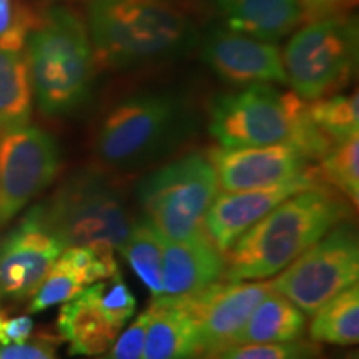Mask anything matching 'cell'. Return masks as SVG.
Listing matches in <instances>:
<instances>
[{"mask_svg": "<svg viewBox=\"0 0 359 359\" xmlns=\"http://www.w3.org/2000/svg\"><path fill=\"white\" fill-rule=\"evenodd\" d=\"M226 257L206 231L163 245V296L160 299L190 303L223 281ZM156 302V299H155Z\"/></svg>", "mask_w": 359, "mask_h": 359, "instance_id": "16", "label": "cell"}, {"mask_svg": "<svg viewBox=\"0 0 359 359\" xmlns=\"http://www.w3.org/2000/svg\"><path fill=\"white\" fill-rule=\"evenodd\" d=\"M34 331V321L30 316L11 318L0 311V346L24 343Z\"/></svg>", "mask_w": 359, "mask_h": 359, "instance_id": "31", "label": "cell"}, {"mask_svg": "<svg viewBox=\"0 0 359 359\" xmlns=\"http://www.w3.org/2000/svg\"><path fill=\"white\" fill-rule=\"evenodd\" d=\"M308 115L331 143H341L359 133L358 93L334 95L308 102Z\"/></svg>", "mask_w": 359, "mask_h": 359, "instance_id": "24", "label": "cell"}, {"mask_svg": "<svg viewBox=\"0 0 359 359\" xmlns=\"http://www.w3.org/2000/svg\"><path fill=\"white\" fill-rule=\"evenodd\" d=\"M64 251L35 208L0 243V296L25 299L35 291Z\"/></svg>", "mask_w": 359, "mask_h": 359, "instance_id": "11", "label": "cell"}, {"mask_svg": "<svg viewBox=\"0 0 359 359\" xmlns=\"http://www.w3.org/2000/svg\"><path fill=\"white\" fill-rule=\"evenodd\" d=\"M306 11V22L326 15L344 13L356 4V0H302Z\"/></svg>", "mask_w": 359, "mask_h": 359, "instance_id": "33", "label": "cell"}, {"mask_svg": "<svg viewBox=\"0 0 359 359\" xmlns=\"http://www.w3.org/2000/svg\"><path fill=\"white\" fill-rule=\"evenodd\" d=\"M39 15L20 0H0V47L22 50Z\"/></svg>", "mask_w": 359, "mask_h": 359, "instance_id": "28", "label": "cell"}, {"mask_svg": "<svg viewBox=\"0 0 359 359\" xmlns=\"http://www.w3.org/2000/svg\"><path fill=\"white\" fill-rule=\"evenodd\" d=\"M196 127L190 100L173 90L132 93L98 122L93 154L102 168L132 173L178 150Z\"/></svg>", "mask_w": 359, "mask_h": 359, "instance_id": "3", "label": "cell"}, {"mask_svg": "<svg viewBox=\"0 0 359 359\" xmlns=\"http://www.w3.org/2000/svg\"><path fill=\"white\" fill-rule=\"evenodd\" d=\"M304 331L306 314L288 298L271 290L251 313L233 346L253 343H288L302 339Z\"/></svg>", "mask_w": 359, "mask_h": 359, "instance_id": "20", "label": "cell"}, {"mask_svg": "<svg viewBox=\"0 0 359 359\" xmlns=\"http://www.w3.org/2000/svg\"><path fill=\"white\" fill-rule=\"evenodd\" d=\"M37 210L64 248L107 245L118 251L137 222L122 187L105 168L70 175Z\"/></svg>", "mask_w": 359, "mask_h": 359, "instance_id": "6", "label": "cell"}, {"mask_svg": "<svg viewBox=\"0 0 359 359\" xmlns=\"http://www.w3.org/2000/svg\"><path fill=\"white\" fill-rule=\"evenodd\" d=\"M32 114V83L22 50L0 47V135L27 125Z\"/></svg>", "mask_w": 359, "mask_h": 359, "instance_id": "21", "label": "cell"}, {"mask_svg": "<svg viewBox=\"0 0 359 359\" xmlns=\"http://www.w3.org/2000/svg\"><path fill=\"white\" fill-rule=\"evenodd\" d=\"M358 45L353 17L338 13L308 20L281 55L288 85L306 102L339 93L356 72Z\"/></svg>", "mask_w": 359, "mask_h": 359, "instance_id": "8", "label": "cell"}, {"mask_svg": "<svg viewBox=\"0 0 359 359\" xmlns=\"http://www.w3.org/2000/svg\"><path fill=\"white\" fill-rule=\"evenodd\" d=\"M173 2H175V0H173Z\"/></svg>", "mask_w": 359, "mask_h": 359, "instance_id": "34", "label": "cell"}, {"mask_svg": "<svg viewBox=\"0 0 359 359\" xmlns=\"http://www.w3.org/2000/svg\"><path fill=\"white\" fill-rule=\"evenodd\" d=\"M87 286H90L87 273L72 258L67 248H64L34 293L32 303L29 306L30 313H42L55 304H64Z\"/></svg>", "mask_w": 359, "mask_h": 359, "instance_id": "26", "label": "cell"}, {"mask_svg": "<svg viewBox=\"0 0 359 359\" xmlns=\"http://www.w3.org/2000/svg\"><path fill=\"white\" fill-rule=\"evenodd\" d=\"M163 245L160 233L145 219L135 222L118 251L127 259L133 273L140 278L151 298L163 296Z\"/></svg>", "mask_w": 359, "mask_h": 359, "instance_id": "23", "label": "cell"}, {"mask_svg": "<svg viewBox=\"0 0 359 359\" xmlns=\"http://www.w3.org/2000/svg\"><path fill=\"white\" fill-rule=\"evenodd\" d=\"M90 286H92L98 306L102 308L107 320L123 330L137 311V299L125 283L122 273H115L114 276L93 283Z\"/></svg>", "mask_w": 359, "mask_h": 359, "instance_id": "27", "label": "cell"}, {"mask_svg": "<svg viewBox=\"0 0 359 359\" xmlns=\"http://www.w3.org/2000/svg\"><path fill=\"white\" fill-rule=\"evenodd\" d=\"M223 191H245L286 182L306 172L311 161L293 143L224 148L208 151Z\"/></svg>", "mask_w": 359, "mask_h": 359, "instance_id": "14", "label": "cell"}, {"mask_svg": "<svg viewBox=\"0 0 359 359\" xmlns=\"http://www.w3.org/2000/svg\"><path fill=\"white\" fill-rule=\"evenodd\" d=\"M224 29L276 43L306 22L302 0H213Z\"/></svg>", "mask_w": 359, "mask_h": 359, "instance_id": "17", "label": "cell"}, {"mask_svg": "<svg viewBox=\"0 0 359 359\" xmlns=\"http://www.w3.org/2000/svg\"><path fill=\"white\" fill-rule=\"evenodd\" d=\"M208 130L224 148L293 143L309 161L325 156L334 143L308 115V102L271 83H253L222 93L210 107Z\"/></svg>", "mask_w": 359, "mask_h": 359, "instance_id": "4", "label": "cell"}, {"mask_svg": "<svg viewBox=\"0 0 359 359\" xmlns=\"http://www.w3.org/2000/svg\"><path fill=\"white\" fill-rule=\"evenodd\" d=\"M318 178L346 198L359 203V133L348 140L336 143L325 156L318 160Z\"/></svg>", "mask_w": 359, "mask_h": 359, "instance_id": "25", "label": "cell"}, {"mask_svg": "<svg viewBox=\"0 0 359 359\" xmlns=\"http://www.w3.org/2000/svg\"><path fill=\"white\" fill-rule=\"evenodd\" d=\"M351 203L325 183L281 201L238 238L226 257L223 281L276 276L336 224L351 219Z\"/></svg>", "mask_w": 359, "mask_h": 359, "instance_id": "1", "label": "cell"}, {"mask_svg": "<svg viewBox=\"0 0 359 359\" xmlns=\"http://www.w3.org/2000/svg\"><path fill=\"white\" fill-rule=\"evenodd\" d=\"M0 359H58L52 346L45 343H15L0 346Z\"/></svg>", "mask_w": 359, "mask_h": 359, "instance_id": "32", "label": "cell"}, {"mask_svg": "<svg viewBox=\"0 0 359 359\" xmlns=\"http://www.w3.org/2000/svg\"><path fill=\"white\" fill-rule=\"evenodd\" d=\"M148 323V309L138 314L127 330L120 331L114 344L95 359H142L143 344H145V331Z\"/></svg>", "mask_w": 359, "mask_h": 359, "instance_id": "30", "label": "cell"}, {"mask_svg": "<svg viewBox=\"0 0 359 359\" xmlns=\"http://www.w3.org/2000/svg\"><path fill=\"white\" fill-rule=\"evenodd\" d=\"M60 150L50 133L22 125L0 135V226L55 180Z\"/></svg>", "mask_w": 359, "mask_h": 359, "instance_id": "10", "label": "cell"}, {"mask_svg": "<svg viewBox=\"0 0 359 359\" xmlns=\"http://www.w3.org/2000/svg\"><path fill=\"white\" fill-rule=\"evenodd\" d=\"M309 338L314 343L351 346L359 341V286H349L311 314Z\"/></svg>", "mask_w": 359, "mask_h": 359, "instance_id": "22", "label": "cell"}, {"mask_svg": "<svg viewBox=\"0 0 359 359\" xmlns=\"http://www.w3.org/2000/svg\"><path fill=\"white\" fill-rule=\"evenodd\" d=\"M32 93L45 115L74 114L92 95L95 55L87 24L65 7H53L39 15L27 37Z\"/></svg>", "mask_w": 359, "mask_h": 359, "instance_id": "5", "label": "cell"}, {"mask_svg": "<svg viewBox=\"0 0 359 359\" xmlns=\"http://www.w3.org/2000/svg\"><path fill=\"white\" fill-rule=\"evenodd\" d=\"M359 278V240L351 219L336 224L271 281L273 291L288 298L306 316Z\"/></svg>", "mask_w": 359, "mask_h": 359, "instance_id": "9", "label": "cell"}, {"mask_svg": "<svg viewBox=\"0 0 359 359\" xmlns=\"http://www.w3.org/2000/svg\"><path fill=\"white\" fill-rule=\"evenodd\" d=\"M198 356V326L187 303L156 299L148 308L142 359H193Z\"/></svg>", "mask_w": 359, "mask_h": 359, "instance_id": "18", "label": "cell"}, {"mask_svg": "<svg viewBox=\"0 0 359 359\" xmlns=\"http://www.w3.org/2000/svg\"><path fill=\"white\" fill-rule=\"evenodd\" d=\"M321 183L316 168L309 167L298 177L276 185L245 191H223L213 200L205 217V231L224 255L238 238L248 231L264 215L294 193Z\"/></svg>", "mask_w": 359, "mask_h": 359, "instance_id": "15", "label": "cell"}, {"mask_svg": "<svg viewBox=\"0 0 359 359\" xmlns=\"http://www.w3.org/2000/svg\"><path fill=\"white\" fill-rule=\"evenodd\" d=\"M87 30L97 67L111 72L173 60L200 42L173 0H88Z\"/></svg>", "mask_w": 359, "mask_h": 359, "instance_id": "2", "label": "cell"}, {"mask_svg": "<svg viewBox=\"0 0 359 359\" xmlns=\"http://www.w3.org/2000/svg\"><path fill=\"white\" fill-rule=\"evenodd\" d=\"M57 327L62 339L69 344L70 356H100L122 331L107 320L92 286L64 303L58 313Z\"/></svg>", "mask_w": 359, "mask_h": 359, "instance_id": "19", "label": "cell"}, {"mask_svg": "<svg viewBox=\"0 0 359 359\" xmlns=\"http://www.w3.org/2000/svg\"><path fill=\"white\" fill-rule=\"evenodd\" d=\"M316 346L309 341H288V343H253L235 344L226 348L215 359H313Z\"/></svg>", "mask_w": 359, "mask_h": 359, "instance_id": "29", "label": "cell"}, {"mask_svg": "<svg viewBox=\"0 0 359 359\" xmlns=\"http://www.w3.org/2000/svg\"><path fill=\"white\" fill-rule=\"evenodd\" d=\"M219 193L208 156L190 151L167 161L138 180L135 188L142 219L167 241L205 231V217Z\"/></svg>", "mask_w": 359, "mask_h": 359, "instance_id": "7", "label": "cell"}, {"mask_svg": "<svg viewBox=\"0 0 359 359\" xmlns=\"http://www.w3.org/2000/svg\"><path fill=\"white\" fill-rule=\"evenodd\" d=\"M201 58L223 82L246 87L253 83L288 85L280 47L218 27L201 40Z\"/></svg>", "mask_w": 359, "mask_h": 359, "instance_id": "13", "label": "cell"}, {"mask_svg": "<svg viewBox=\"0 0 359 359\" xmlns=\"http://www.w3.org/2000/svg\"><path fill=\"white\" fill-rule=\"evenodd\" d=\"M273 290L271 281H219L187 303L198 326V354L218 356L233 346L255 308Z\"/></svg>", "mask_w": 359, "mask_h": 359, "instance_id": "12", "label": "cell"}]
</instances>
